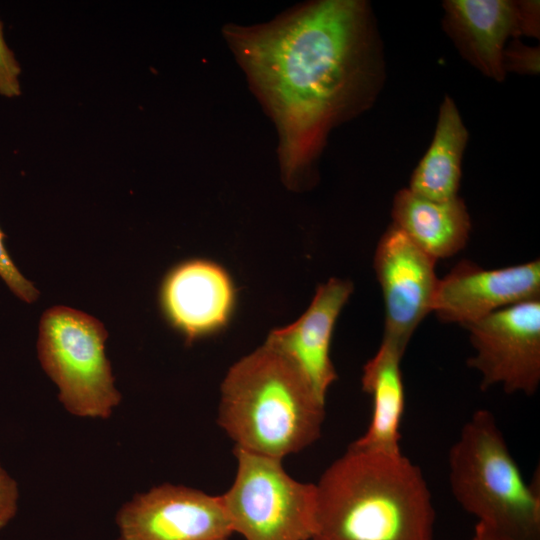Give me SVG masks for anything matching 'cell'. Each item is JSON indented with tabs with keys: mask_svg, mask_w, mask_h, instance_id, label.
<instances>
[{
	"mask_svg": "<svg viewBox=\"0 0 540 540\" xmlns=\"http://www.w3.org/2000/svg\"><path fill=\"white\" fill-rule=\"evenodd\" d=\"M223 33L276 126L282 178L295 188L329 130L368 100L374 61L367 5L314 1Z\"/></svg>",
	"mask_w": 540,
	"mask_h": 540,
	"instance_id": "obj_1",
	"label": "cell"
},
{
	"mask_svg": "<svg viewBox=\"0 0 540 540\" xmlns=\"http://www.w3.org/2000/svg\"><path fill=\"white\" fill-rule=\"evenodd\" d=\"M315 486L310 540H434L429 486L402 452L350 445Z\"/></svg>",
	"mask_w": 540,
	"mask_h": 540,
	"instance_id": "obj_2",
	"label": "cell"
},
{
	"mask_svg": "<svg viewBox=\"0 0 540 540\" xmlns=\"http://www.w3.org/2000/svg\"><path fill=\"white\" fill-rule=\"evenodd\" d=\"M325 401L264 343L232 365L221 384L217 422L245 451L283 460L321 435Z\"/></svg>",
	"mask_w": 540,
	"mask_h": 540,
	"instance_id": "obj_3",
	"label": "cell"
},
{
	"mask_svg": "<svg viewBox=\"0 0 540 540\" xmlns=\"http://www.w3.org/2000/svg\"><path fill=\"white\" fill-rule=\"evenodd\" d=\"M458 504L509 540H540V491L526 483L495 416L475 411L448 453Z\"/></svg>",
	"mask_w": 540,
	"mask_h": 540,
	"instance_id": "obj_4",
	"label": "cell"
},
{
	"mask_svg": "<svg viewBox=\"0 0 540 540\" xmlns=\"http://www.w3.org/2000/svg\"><path fill=\"white\" fill-rule=\"evenodd\" d=\"M107 337L100 321L79 310L55 306L41 317L38 358L74 416L107 419L121 401L105 354Z\"/></svg>",
	"mask_w": 540,
	"mask_h": 540,
	"instance_id": "obj_5",
	"label": "cell"
},
{
	"mask_svg": "<svg viewBox=\"0 0 540 540\" xmlns=\"http://www.w3.org/2000/svg\"><path fill=\"white\" fill-rule=\"evenodd\" d=\"M233 484L221 495L234 533L244 540H310L316 486L292 478L282 460L234 447Z\"/></svg>",
	"mask_w": 540,
	"mask_h": 540,
	"instance_id": "obj_6",
	"label": "cell"
},
{
	"mask_svg": "<svg viewBox=\"0 0 540 540\" xmlns=\"http://www.w3.org/2000/svg\"><path fill=\"white\" fill-rule=\"evenodd\" d=\"M475 354L468 366L481 388L533 395L540 383V299L500 309L465 327Z\"/></svg>",
	"mask_w": 540,
	"mask_h": 540,
	"instance_id": "obj_7",
	"label": "cell"
},
{
	"mask_svg": "<svg viewBox=\"0 0 540 540\" xmlns=\"http://www.w3.org/2000/svg\"><path fill=\"white\" fill-rule=\"evenodd\" d=\"M120 540H228L221 495L165 483L135 495L116 514Z\"/></svg>",
	"mask_w": 540,
	"mask_h": 540,
	"instance_id": "obj_8",
	"label": "cell"
},
{
	"mask_svg": "<svg viewBox=\"0 0 540 540\" xmlns=\"http://www.w3.org/2000/svg\"><path fill=\"white\" fill-rule=\"evenodd\" d=\"M436 261L393 224L377 244L374 270L384 301L383 339L403 350L433 310L439 283Z\"/></svg>",
	"mask_w": 540,
	"mask_h": 540,
	"instance_id": "obj_9",
	"label": "cell"
},
{
	"mask_svg": "<svg viewBox=\"0 0 540 540\" xmlns=\"http://www.w3.org/2000/svg\"><path fill=\"white\" fill-rule=\"evenodd\" d=\"M540 299V261L484 269L463 260L439 279L433 310L464 327L505 307Z\"/></svg>",
	"mask_w": 540,
	"mask_h": 540,
	"instance_id": "obj_10",
	"label": "cell"
},
{
	"mask_svg": "<svg viewBox=\"0 0 540 540\" xmlns=\"http://www.w3.org/2000/svg\"><path fill=\"white\" fill-rule=\"evenodd\" d=\"M160 304L169 324L187 343L219 332L229 321L235 288L228 273L208 260H189L168 272Z\"/></svg>",
	"mask_w": 540,
	"mask_h": 540,
	"instance_id": "obj_11",
	"label": "cell"
},
{
	"mask_svg": "<svg viewBox=\"0 0 540 540\" xmlns=\"http://www.w3.org/2000/svg\"><path fill=\"white\" fill-rule=\"evenodd\" d=\"M352 292L350 281L329 279L318 286L310 306L296 322L271 331L265 341L300 371L323 401L337 379L330 357L334 326Z\"/></svg>",
	"mask_w": 540,
	"mask_h": 540,
	"instance_id": "obj_12",
	"label": "cell"
},
{
	"mask_svg": "<svg viewBox=\"0 0 540 540\" xmlns=\"http://www.w3.org/2000/svg\"><path fill=\"white\" fill-rule=\"evenodd\" d=\"M443 7L445 28L462 55L487 77L502 81L506 41L523 35L519 2L448 0Z\"/></svg>",
	"mask_w": 540,
	"mask_h": 540,
	"instance_id": "obj_13",
	"label": "cell"
},
{
	"mask_svg": "<svg viewBox=\"0 0 540 540\" xmlns=\"http://www.w3.org/2000/svg\"><path fill=\"white\" fill-rule=\"evenodd\" d=\"M405 350L382 339L376 354L363 367L362 389L372 398V414L365 433L351 446L390 453L401 452L400 428L405 406L401 359Z\"/></svg>",
	"mask_w": 540,
	"mask_h": 540,
	"instance_id": "obj_14",
	"label": "cell"
},
{
	"mask_svg": "<svg viewBox=\"0 0 540 540\" xmlns=\"http://www.w3.org/2000/svg\"><path fill=\"white\" fill-rule=\"evenodd\" d=\"M391 215L392 224L435 260L453 256L469 239L471 220L459 197L433 201L401 189L394 196Z\"/></svg>",
	"mask_w": 540,
	"mask_h": 540,
	"instance_id": "obj_15",
	"label": "cell"
},
{
	"mask_svg": "<svg viewBox=\"0 0 540 540\" xmlns=\"http://www.w3.org/2000/svg\"><path fill=\"white\" fill-rule=\"evenodd\" d=\"M467 140L468 131L457 106L446 96L440 106L431 144L415 168L408 189L433 201L458 197Z\"/></svg>",
	"mask_w": 540,
	"mask_h": 540,
	"instance_id": "obj_16",
	"label": "cell"
},
{
	"mask_svg": "<svg viewBox=\"0 0 540 540\" xmlns=\"http://www.w3.org/2000/svg\"><path fill=\"white\" fill-rule=\"evenodd\" d=\"M6 235L0 227V278L19 299L33 303L39 297L34 284L26 279L10 257L5 246Z\"/></svg>",
	"mask_w": 540,
	"mask_h": 540,
	"instance_id": "obj_17",
	"label": "cell"
},
{
	"mask_svg": "<svg viewBox=\"0 0 540 540\" xmlns=\"http://www.w3.org/2000/svg\"><path fill=\"white\" fill-rule=\"evenodd\" d=\"M21 66L8 46L3 23L0 19V95L12 99L21 95L20 84Z\"/></svg>",
	"mask_w": 540,
	"mask_h": 540,
	"instance_id": "obj_18",
	"label": "cell"
},
{
	"mask_svg": "<svg viewBox=\"0 0 540 540\" xmlns=\"http://www.w3.org/2000/svg\"><path fill=\"white\" fill-rule=\"evenodd\" d=\"M503 67L505 72L537 74L539 72V49L515 42L504 50Z\"/></svg>",
	"mask_w": 540,
	"mask_h": 540,
	"instance_id": "obj_19",
	"label": "cell"
},
{
	"mask_svg": "<svg viewBox=\"0 0 540 540\" xmlns=\"http://www.w3.org/2000/svg\"><path fill=\"white\" fill-rule=\"evenodd\" d=\"M19 489L17 482L0 464V530L15 517L18 510Z\"/></svg>",
	"mask_w": 540,
	"mask_h": 540,
	"instance_id": "obj_20",
	"label": "cell"
},
{
	"mask_svg": "<svg viewBox=\"0 0 540 540\" xmlns=\"http://www.w3.org/2000/svg\"><path fill=\"white\" fill-rule=\"evenodd\" d=\"M523 34L538 37L539 35V2L519 1Z\"/></svg>",
	"mask_w": 540,
	"mask_h": 540,
	"instance_id": "obj_21",
	"label": "cell"
},
{
	"mask_svg": "<svg viewBox=\"0 0 540 540\" xmlns=\"http://www.w3.org/2000/svg\"><path fill=\"white\" fill-rule=\"evenodd\" d=\"M471 540H509L490 527L477 522Z\"/></svg>",
	"mask_w": 540,
	"mask_h": 540,
	"instance_id": "obj_22",
	"label": "cell"
}]
</instances>
